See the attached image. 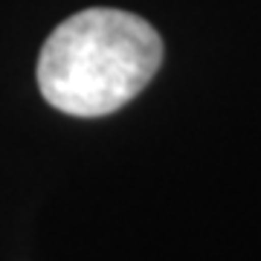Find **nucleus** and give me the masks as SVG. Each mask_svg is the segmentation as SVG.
Masks as SVG:
<instances>
[{
    "mask_svg": "<svg viewBox=\"0 0 261 261\" xmlns=\"http://www.w3.org/2000/svg\"><path fill=\"white\" fill-rule=\"evenodd\" d=\"M163 41L148 20L122 9H84L53 29L38 56V87L70 116H105L154 79Z\"/></svg>",
    "mask_w": 261,
    "mask_h": 261,
    "instance_id": "nucleus-1",
    "label": "nucleus"
}]
</instances>
